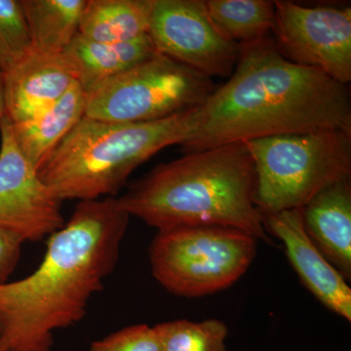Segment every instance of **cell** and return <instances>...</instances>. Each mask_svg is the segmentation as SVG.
<instances>
[{"instance_id":"obj_9","label":"cell","mask_w":351,"mask_h":351,"mask_svg":"<svg viewBox=\"0 0 351 351\" xmlns=\"http://www.w3.org/2000/svg\"><path fill=\"white\" fill-rule=\"evenodd\" d=\"M149 36L157 53L210 78L232 75L239 61L240 44L221 36L201 0H154Z\"/></svg>"},{"instance_id":"obj_18","label":"cell","mask_w":351,"mask_h":351,"mask_svg":"<svg viewBox=\"0 0 351 351\" xmlns=\"http://www.w3.org/2000/svg\"><path fill=\"white\" fill-rule=\"evenodd\" d=\"M212 22L228 40L252 43L270 36L276 18L274 1L269 0H208Z\"/></svg>"},{"instance_id":"obj_4","label":"cell","mask_w":351,"mask_h":351,"mask_svg":"<svg viewBox=\"0 0 351 351\" xmlns=\"http://www.w3.org/2000/svg\"><path fill=\"white\" fill-rule=\"evenodd\" d=\"M200 108L156 121H103L84 117L38 173L62 202L114 197L138 166L195 135Z\"/></svg>"},{"instance_id":"obj_22","label":"cell","mask_w":351,"mask_h":351,"mask_svg":"<svg viewBox=\"0 0 351 351\" xmlns=\"http://www.w3.org/2000/svg\"><path fill=\"white\" fill-rule=\"evenodd\" d=\"M23 243L18 235L0 228V285L8 282L19 263Z\"/></svg>"},{"instance_id":"obj_2","label":"cell","mask_w":351,"mask_h":351,"mask_svg":"<svg viewBox=\"0 0 351 351\" xmlns=\"http://www.w3.org/2000/svg\"><path fill=\"white\" fill-rule=\"evenodd\" d=\"M341 130L351 132L348 85L282 56L271 36L240 44L228 82L200 108L186 154L256 138Z\"/></svg>"},{"instance_id":"obj_19","label":"cell","mask_w":351,"mask_h":351,"mask_svg":"<svg viewBox=\"0 0 351 351\" xmlns=\"http://www.w3.org/2000/svg\"><path fill=\"white\" fill-rule=\"evenodd\" d=\"M154 328L161 351H228V329L221 320L178 319L159 323Z\"/></svg>"},{"instance_id":"obj_23","label":"cell","mask_w":351,"mask_h":351,"mask_svg":"<svg viewBox=\"0 0 351 351\" xmlns=\"http://www.w3.org/2000/svg\"><path fill=\"white\" fill-rule=\"evenodd\" d=\"M6 117L5 99H4L3 77L0 73V124Z\"/></svg>"},{"instance_id":"obj_3","label":"cell","mask_w":351,"mask_h":351,"mask_svg":"<svg viewBox=\"0 0 351 351\" xmlns=\"http://www.w3.org/2000/svg\"><path fill=\"white\" fill-rule=\"evenodd\" d=\"M255 165L244 142L184 154L132 182L117 198L129 216L157 230L237 228L272 244L255 204Z\"/></svg>"},{"instance_id":"obj_20","label":"cell","mask_w":351,"mask_h":351,"mask_svg":"<svg viewBox=\"0 0 351 351\" xmlns=\"http://www.w3.org/2000/svg\"><path fill=\"white\" fill-rule=\"evenodd\" d=\"M32 51L20 0H0V73L10 71Z\"/></svg>"},{"instance_id":"obj_13","label":"cell","mask_w":351,"mask_h":351,"mask_svg":"<svg viewBox=\"0 0 351 351\" xmlns=\"http://www.w3.org/2000/svg\"><path fill=\"white\" fill-rule=\"evenodd\" d=\"M309 240L339 274L351 279L350 179L334 182L302 208Z\"/></svg>"},{"instance_id":"obj_16","label":"cell","mask_w":351,"mask_h":351,"mask_svg":"<svg viewBox=\"0 0 351 351\" xmlns=\"http://www.w3.org/2000/svg\"><path fill=\"white\" fill-rule=\"evenodd\" d=\"M154 0H86L78 34L100 43H121L149 34Z\"/></svg>"},{"instance_id":"obj_14","label":"cell","mask_w":351,"mask_h":351,"mask_svg":"<svg viewBox=\"0 0 351 351\" xmlns=\"http://www.w3.org/2000/svg\"><path fill=\"white\" fill-rule=\"evenodd\" d=\"M85 110L86 93L75 82L50 108L25 121L11 122L16 144L36 170L85 117Z\"/></svg>"},{"instance_id":"obj_7","label":"cell","mask_w":351,"mask_h":351,"mask_svg":"<svg viewBox=\"0 0 351 351\" xmlns=\"http://www.w3.org/2000/svg\"><path fill=\"white\" fill-rule=\"evenodd\" d=\"M213 80L156 53L86 94L85 117L103 121H156L201 107Z\"/></svg>"},{"instance_id":"obj_5","label":"cell","mask_w":351,"mask_h":351,"mask_svg":"<svg viewBox=\"0 0 351 351\" xmlns=\"http://www.w3.org/2000/svg\"><path fill=\"white\" fill-rule=\"evenodd\" d=\"M256 173L261 214L302 209L320 191L350 179L351 132L288 134L245 143Z\"/></svg>"},{"instance_id":"obj_12","label":"cell","mask_w":351,"mask_h":351,"mask_svg":"<svg viewBox=\"0 0 351 351\" xmlns=\"http://www.w3.org/2000/svg\"><path fill=\"white\" fill-rule=\"evenodd\" d=\"M6 117L25 121L59 101L76 82L75 69L63 53L32 52L2 73Z\"/></svg>"},{"instance_id":"obj_15","label":"cell","mask_w":351,"mask_h":351,"mask_svg":"<svg viewBox=\"0 0 351 351\" xmlns=\"http://www.w3.org/2000/svg\"><path fill=\"white\" fill-rule=\"evenodd\" d=\"M149 34L121 43H100L76 34L64 54L86 94L156 54Z\"/></svg>"},{"instance_id":"obj_1","label":"cell","mask_w":351,"mask_h":351,"mask_svg":"<svg viewBox=\"0 0 351 351\" xmlns=\"http://www.w3.org/2000/svg\"><path fill=\"white\" fill-rule=\"evenodd\" d=\"M130 216L117 198L80 201L51 234L29 276L0 285L2 351H51L54 332L73 326L114 271Z\"/></svg>"},{"instance_id":"obj_24","label":"cell","mask_w":351,"mask_h":351,"mask_svg":"<svg viewBox=\"0 0 351 351\" xmlns=\"http://www.w3.org/2000/svg\"><path fill=\"white\" fill-rule=\"evenodd\" d=\"M0 351H2V350H1V346H0Z\"/></svg>"},{"instance_id":"obj_8","label":"cell","mask_w":351,"mask_h":351,"mask_svg":"<svg viewBox=\"0 0 351 351\" xmlns=\"http://www.w3.org/2000/svg\"><path fill=\"white\" fill-rule=\"evenodd\" d=\"M277 48L292 63L318 69L341 84L351 82L350 7H308L274 1Z\"/></svg>"},{"instance_id":"obj_17","label":"cell","mask_w":351,"mask_h":351,"mask_svg":"<svg viewBox=\"0 0 351 351\" xmlns=\"http://www.w3.org/2000/svg\"><path fill=\"white\" fill-rule=\"evenodd\" d=\"M32 49L63 53L78 34L86 0H20Z\"/></svg>"},{"instance_id":"obj_11","label":"cell","mask_w":351,"mask_h":351,"mask_svg":"<svg viewBox=\"0 0 351 351\" xmlns=\"http://www.w3.org/2000/svg\"><path fill=\"white\" fill-rule=\"evenodd\" d=\"M262 216L265 232L282 242L302 285L323 306L350 322V285L309 240L302 226V209Z\"/></svg>"},{"instance_id":"obj_21","label":"cell","mask_w":351,"mask_h":351,"mask_svg":"<svg viewBox=\"0 0 351 351\" xmlns=\"http://www.w3.org/2000/svg\"><path fill=\"white\" fill-rule=\"evenodd\" d=\"M89 351H161L156 328L136 324L94 341Z\"/></svg>"},{"instance_id":"obj_10","label":"cell","mask_w":351,"mask_h":351,"mask_svg":"<svg viewBox=\"0 0 351 351\" xmlns=\"http://www.w3.org/2000/svg\"><path fill=\"white\" fill-rule=\"evenodd\" d=\"M0 228L24 242L40 241L66 223L63 202L21 152L6 117L0 124Z\"/></svg>"},{"instance_id":"obj_6","label":"cell","mask_w":351,"mask_h":351,"mask_svg":"<svg viewBox=\"0 0 351 351\" xmlns=\"http://www.w3.org/2000/svg\"><path fill=\"white\" fill-rule=\"evenodd\" d=\"M253 235L219 226L158 230L149 249L152 276L166 291L199 298L232 287L257 253Z\"/></svg>"}]
</instances>
